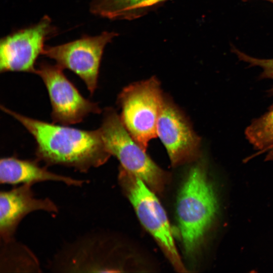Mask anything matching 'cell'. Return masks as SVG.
I'll return each instance as SVG.
<instances>
[{"instance_id": "9a60e30c", "label": "cell", "mask_w": 273, "mask_h": 273, "mask_svg": "<svg viewBox=\"0 0 273 273\" xmlns=\"http://www.w3.org/2000/svg\"><path fill=\"white\" fill-rule=\"evenodd\" d=\"M232 51L240 60L247 63L250 66L260 67L262 69L260 74L261 78L271 79L273 80V58L262 59L254 58L240 51L235 47H233ZM270 92L273 93V86Z\"/></svg>"}, {"instance_id": "7a4b0ae2", "label": "cell", "mask_w": 273, "mask_h": 273, "mask_svg": "<svg viewBox=\"0 0 273 273\" xmlns=\"http://www.w3.org/2000/svg\"><path fill=\"white\" fill-rule=\"evenodd\" d=\"M218 209L216 193L205 165L197 162L190 169L179 192L176 216L183 247L194 255L211 226Z\"/></svg>"}, {"instance_id": "3957f363", "label": "cell", "mask_w": 273, "mask_h": 273, "mask_svg": "<svg viewBox=\"0 0 273 273\" xmlns=\"http://www.w3.org/2000/svg\"><path fill=\"white\" fill-rule=\"evenodd\" d=\"M103 115L99 129L107 150L119 160L120 168L141 179L154 192H163L170 179L169 173L133 139L113 109L106 108Z\"/></svg>"}, {"instance_id": "277c9868", "label": "cell", "mask_w": 273, "mask_h": 273, "mask_svg": "<svg viewBox=\"0 0 273 273\" xmlns=\"http://www.w3.org/2000/svg\"><path fill=\"white\" fill-rule=\"evenodd\" d=\"M164 95L155 76L125 87L118 97L121 121L133 139L146 150L157 135V124Z\"/></svg>"}, {"instance_id": "30bf717a", "label": "cell", "mask_w": 273, "mask_h": 273, "mask_svg": "<svg viewBox=\"0 0 273 273\" xmlns=\"http://www.w3.org/2000/svg\"><path fill=\"white\" fill-rule=\"evenodd\" d=\"M32 185L22 184L0 193V238L7 242L14 235L22 219L27 214L38 210L57 213L58 207L48 198L35 197Z\"/></svg>"}, {"instance_id": "5b68a950", "label": "cell", "mask_w": 273, "mask_h": 273, "mask_svg": "<svg viewBox=\"0 0 273 273\" xmlns=\"http://www.w3.org/2000/svg\"><path fill=\"white\" fill-rule=\"evenodd\" d=\"M118 181L143 226L154 238L174 268L185 272L164 209L144 182L120 168Z\"/></svg>"}, {"instance_id": "8992f818", "label": "cell", "mask_w": 273, "mask_h": 273, "mask_svg": "<svg viewBox=\"0 0 273 273\" xmlns=\"http://www.w3.org/2000/svg\"><path fill=\"white\" fill-rule=\"evenodd\" d=\"M117 35L114 32L104 31L60 45H45L42 55L54 60L62 69H69L78 75L93 94L97 87L104 48Z\"/></svg>"}, {"instance_id": "ba28073f", "label": "cell", "mask_w": 273, "mask_h": 273, "mask_svg": "<svg viewBox=\"0 0 273 273\" xmlns=\"http://www.w3.org/2000/svg\"><path fill=\"white\" fill-rule=\"evenodd\" d=\"M51 19L44 16L37 23L17 30L0 42V71L35 73V64L42 54L44 41L56 33Z\"/></svg>"}, {"instance_id": "6da1fadb", "label": "cell", "mask_w": 273, "mask_h": 273, "mask_svg": "<svg viewBox=\"0 0 273 273\" xmlns=\"http://www.w3.org/2000/svg\"><path fill=\"white\" fill-rule=\"evenodd\" d=\"M1 108L18 120L33 136L36 143V159L48 165H63L86 172L104 164L111 156L99 128L77 129L23 116L4 106Z\"/></svg>"}, {"instance_id": "52a82bcc", "label": "cell", "mask_w": 273, "mask_h": 273, "mask_svg": "<svg viewBox=\"0 0 273 273\" xmlns=\"http://www.w3.org/2000/svg\"><path fill=\"white\" fill-rule=\"evenodd\" d=\"M57 64L40 62L34 73L43 80L49 93L54 123L69 125L81 122L90 113L99 114L98 104L85 99Z\"/></svg>"}, {"instance_id": "9c48e42d", "label": "cell", "mask_w": 273, "mask_h": 273, "mask_svg": "<svg viewBox=\"0 0 273 273\" xmlns=\"http://www.w3.org/2000/svg\"><path fill=\"white\" fill-rule=\"evenodd\" d=\"M157 135L172 166L198 160L201 139L182 111L165 95L157 124Z\"/></svg>"}, {"instance_id": "4fadbf2b", "label": "cell", "mask_w": 273, "mask_h": 273, "mask_svg": "<svg viewBox=\"0 0 273 273\" xmlns=\"http://www.w3.org/2000/svg\"><path fill=\"white\" fill-rule=\"evenodd\" d=\"M245 135L258 153L273 157V107L265 114L254 120L246 128Z\"/></svg>"}, {"instance_id": "8fae6325", "label": "cell", "mask_w": 273, "mask_h": 273, "mask_svg": "<svg viewBox=\"0 0 273 273\" xmlns=\"http://www.w3.org/2000/svg\"><path fill=\"white\" fill-rule=\"evenodd\" d=\"M37 160H23L15 157H4L0 161L1 184L33 185L36 183L52 181L69 186L81 187L85 180L57 174L41 167Z\"/></svg>"}, {"instance_id": "7c38bea8", "label": "cell", "mask_w": 273, "mask_h": 273, "mask_svg": "<svg viewBox=\"0 0 273 273\" xmlns=\"http://www.w3.org/2000/svg\"><path fill=\"white\" fill-rule=\"evenodd\" d=\"M167 0H93V14L109 19L132 20Z\"/></svg>"}, {"instance_id": "5bb4252c", "label": "cell", "mask_w": 273, "mask_h": 273, "mask_svg": "<svg viewBox=\"0 0 273 273\" xmlns=\"http://www.w3.org/2000/svg\"><path fill=\"white\" fill-rule=\"evenodd\" d=\"M3 244L1 257H3L4 269H22L23 271H39V264L33 254L24 245L14 239Z\"/></svg>"}]
</instances>
